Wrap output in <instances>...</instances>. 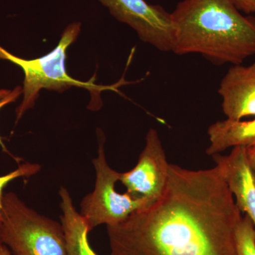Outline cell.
<instances>
[{"label":"cell","instance_id":"6da1fadb","mask_svg":"<svg viewBox=\"0 0 255 255\" xmlns=\"http://www.w3.org/2000/svg\"><path fill=\"white\" fill-rule=\"evenodd\" d=\"M242 218L217 166L191 170L169 164L162 195L107 226L111 255H237Z\"/></svg>","mask_w":255,"mask_h":255},{"label":"cell","instance_id":"7a4b0ae2","mask_svg":"<svg viewBox=\"0 0 255 255\" xmlns=\"http://www.w3.org/2000/svg\"><path fill=\"white\" fill-rule=\"evenodd\" d=\"M172 14L173 53H199L214 65H239L255 54V17L232 0H183Z\"/></svg>","mask_w":255,"mask_h":255},{"label":"cell","instance_id":"3957f363","mask_svg":"<svg viewBox=\"0 0 255 255\" xmlns=\"http://www.w3.org/2000/svg\"><path fill=\"white\" fill-rule=\"evenodd\" d=\"M0 239L14 255H68L61 223L38 214L14 192L4 193Z\"/></svg>","mask_w":255,"mask_h":255},{"label":"cell","instance_id":"277c9868","mask_svg":"<svg viewBox=\"0 0 255 255\" xmlns=\"http://www.w3.org/2000/svg\"><path fill=\"white\" fill-rule=\"evenodd\" d=\"M81 23L69 24L62 34L58 46L48 54L33 60H26L11 54L0 46V58L9 60L20 67L24 73L22 88L23 100L16 110V123L33 108L42 89L62 92L72 87H82L91 92L114 90V86L95 85L92 81H79L70 77L65 68L66 52L69 46L78 38Z\"/></svg>","mask_w":255,"mask_h":255},{"label":"cell","instance_id":"5b68a950","mask_svg":"<svg viewBox=\"0 0 255 255\" xmlns=\"http://www.w3.org/2000/svg\"><path fill=\"white\" fill-rule=\"evenodd\" d=\"M98 156L92 160L95 167V189L82 199L81 212L90 231L100 225L115 226L123 222L130 215L152 204L143 198L128 192L121 194L116 190V184L121 173L114 170L106 159L105 139L100 135Z\"/></svg>","mask_w":255,"mask_h":255},{"label":"cell","instance_id":"8992f818","mask_svg":"<svg viewBox=\"0 0 255 255\" xmlns=\"http://www.w3.org/2000/svg\"><path fill=\"white\" fill-rule=\"evenodd\" d=\"M121 22L133 28L142 41L162 52H172L176 28L172 14L145 0H99Z\"/></svg>","mask_w":255,"mask_h":255},{"label":"cell","instance_id":"52a82bcc","mask_svg":"<svg viewBox=\"0 0 255 255\" xmlns=\"http://www.w3.org/2000/svg\"><path fill=\"white\" fill-rule=\"evenodd\" d=\"M169 167L158 132L151 128L146 135L145 147L136 165L121 173L119 181L127 188V192L153 204L165 189Z\"/></svg>","mask_w":255,"mask_h":255},{"label":"cell","instance_id":"ba28073f","mask_svg":"<svg viewBox=\"0 0 255 255\" xmlns=\"http://www.w3.org/2000/svg\"><path fill=\"white\" fill-rule=\"evenodd\" d=\"M216 166L232 192L241 213L249 216L255 227V177L245 147H233L228 155H212Z\"/></svg>","mask_w":255,"mask_h":255},{"label":"cell","instance_id":"9c48e42d","mask_svg":"<svg viewBox=\"0 0 255 255\" xmlns=\"http://www.w3.org/2000/svg\"><path fill=\"white\" fill-rule=\"evenodd\" d=\"M218 92L228 119L255 117V63L248 66L233 65L223 77Z\"/></svg>","mask_w":255,"mask_h":255},{"label":"cell","instance_id":"30bf717a","mask_svg":"<svg viewBox=\"0 0 255 255\" xmlns=\"http://www.w3.org/2000/svg\"><path fill=\"white\" fill-rule=\"evenodd\" d=\"M210 145L206 154L214 155L229 147L255 145V119L243 122L226 119L211 124L208 129Z\"/></svg>","mask_w":255,"mask_h":255},{"label":"cell","instance_id":"8fae6325","mask_svg":"<svg viewBox=\"0 0 255 255\" xmlns=\"http://www.w3.org/2000/svg\"><path fill=\"white\" fill-rule=\"evenodd\" d=\"M60 221L63 226L68 255H97L89 243L90 231L86 221L74 206L73 199L66 188L59 191Z\"/></svg>","mask_w":255,"mask_h":255},{"label":"cell","instance_id":"7c38bea8","mask_svg":"<svg viewBox=\"0 0 255 255\" xmlns=\"http://www.w3.org/2000/svg\"><path fill=\"white\" fill-rule=\"evenodd\" d=\"M237 255H255V227L249 216L245 215L236 232Z\"/></svg>","mask_w":255,"mask_h":255},{"label":"cell","instance_id":"4fadbf2b","mask_svg":"<svg viewBox=\"0 0 255 255\" xmlns=\"http://www.w3.org/2000/svg\"><path fill=\"white\" fill-rule=\"evenodd\" d=\"M41 166L38 164L26 163L20 164L18 168L9 173L0 176V212L1 210V202L4 196V189L9 183L19 177H31L39 172Z\"/></svg>","mask_w":255,"mask_h":255},{"label":"cell","instance_id":"5bb4252c","mask_svg":"<svg viewBox=\"0 0 255 255\" xmlns=\"http://www.w3.org/2000/svg\"><path fill=\"white\" fill-rule=\"evenodd\" d=\"M22 94V88L21 87H16V88L14 89L11 93L9 95L6 96L2 100H0V110L5 107V106L9 105L11 102H14L15 101L17 100L19 96ZM0 145H1V148L4 151L6 150V146H5L4 142L1 140V137H0Z\"/></svg>","mask_w":255,"mask_h":255},{"label":"cell","instance_id":"9a60e30c","mask_svg":"<svg viewBox=\"0 0 255 255\" xmlns=\"http://www.w3.org/2000/svg\"><path fill=\"white\" fill-rule=\"evenodd\" d=\"M240 11L247 14H255V0H232Z\"/></svg>","mask_w":255,"mask_h":255},{"label":"cell","instance_id":"2e32d148","mask_svg":"<svg viewBox=\"0 0 255 255\" xmlns=\"http://www.w3.org/2000/svg\"><path fill=\"white\" fill-rule=\"evenodd\" d=\"M246 149L248 162L255 177V145L246 147Z\"/></svg>","mask_w":255,"mask_h":255},{"label":"cell","instance_id":"e0dca14e","mask_svg":"<svg viewBox=\"0 0 255 255\" xmlns=\"http://www.w3.org/2000/svg\"><path fill=\"white\" fill-rule=\"evenodd\" d=\"M0 255H11L9 248L1 243H0Z\"/></svg>","mask_w":255,"mask_h":255},{"label":"cell","instance_id":"ac0fdd59","mask_svg":"<svg viewBox=\"0 0 255 255\" xmlns=\"http://www.w3.org/2000/svg\"><path fill=\"white\" fill-rule=\"evenodd\" d=\"M11 92L8 90H0V100L4 99L6 96L9 95Z\"/></svg>","mask_w":255,"mask_h":255},{"label":"cell","instance_id":"d6986e66","mask_svg":"<svg viewBox=\"0 0 255 255\" xmlns=\"http://www.w3.org/2000/svg\"><path fill=\"white\" fill-rule=\"evenodd\" d=\"M0 243H1V239H0Z\"/></svg>","mask_w":255,"mask_h":255}]
</instances>
